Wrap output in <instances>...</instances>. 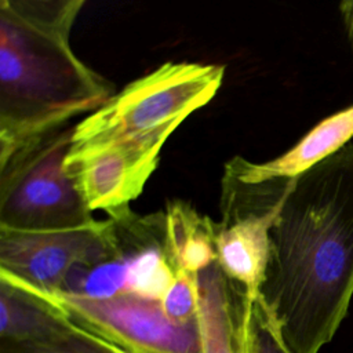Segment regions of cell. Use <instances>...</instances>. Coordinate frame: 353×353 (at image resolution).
<instances>
[{
    "instance_id": "2",
    "label": "cell",
    "mask_w": 353,
    "mask_h": 353,
    "mask_svg": "<svg viewBox=\"0 0 353 353\" xmlns=\"http://www.w3.org/2000/svg\"><path fill=\"white\" fill-rule=\"evenodd\" d=\"M84 0L0 1V159L91 114L114 84L73 51Z\"/></svg>"
},
{
    "instance_id": "12",
    "label": "cell",
    "mask_w": 353,
    "mask_h": 353,
    "mask_svg": "<svg viewBox=\"0 0 353 353\" xmlns=\"http://www.w3.org/2000/svg\"><path fill=\"white\" fill-rule=\"evenodd\" d=\"M0 353H130L108 339L69 323L50 336L26 342H0Z\"/></svg>"
},
{
    "instance_id": "8",
    "label": "cell",
    "mask_w": 353,
    "mask_h": 353,
    "mask_svg": "<svg viewBox=\"0 0 353 353\" xmlns=\"http://www.w3.org/2000/svg\"><path fill=\"white\" fill-rule=\"evenodd\" d=\"M353 138V105L319 121L290 150L265 163H254L234 156L223 172L244 183L272 179H291L343 149Z\"/></svg>"
},
{
    "instance_id": "7",
    "label": "cell",
    "mask_w": 353,
    "mask_h": 353,
    "mask_svg": "<svg viewBox=\"0 0 353 353\" xmlns=\"http://www.w3.org/2000/svg\"><path fill=\"white\" fill-rule=\"evenodd\" d=\"M112 250L109 218L94 225L48 232L0 228V280L41 291H61L69 273L95 263Z\"/></svg>"
},
{
    "instance_id": "15",
    "label": "cell",
    "mask_w": 353,
    "mask_h": 353,
    "mask_svg": "<svg viewBox=\"0 0 353 353\" xmlns=\"http://www.w3.org/2000/svg\"><path fill=\"white\" fill-rule=\"evenodd\" d=\"M339 11L342 15L343 25L346 28V33L353 48V0H346L339 4Z\"/></svg>"
},
{
    "instance_id": "1",
    "label": "cell",
    "mask_w": 353,
    "mask_h": 353,
    "mask_svg": "<svg viewBox=\"0 0 353 353\" xmlns=\"http://www.w3.org/2000/svg\"><path fill=\"white\" fill-rule=\"evenodd\" d=\"M353 296V142L292 178L258 298L291 353H319Z\"/></svg>"
},
{
    "instance_id": "5",
    "label": "cell",
    "mask_w": 353,
    "mask_h": 353,
    "mask_svg": "<svg viewBox=\"0 0 353 353\" xmlns=\"http://www.w3.org/2000/svg\"><path fill=\"white\" fill-rule=\"evenodd\" d=\"M30 291L52 303L72 323L130 353H203L199 317L189 323L175 321L160 299L132 294L88 298L62 291Z\"/></svg>"
},
{
    "instance_id": "13",
    "label": "cell",
    "mask_w": 353,
    "mask_h": 353,
    "mask_svg": "<svg viewBox=\"0 0 353 353\" xmlns=\"http://www.w3.org/2000/svg\"><path fill=\"white\" fill-rule=\"evenodd\" d=\"M237 334L241 353H291L261 299L248 296L245 291L239 306Z\"/></svg>"
},
{
    "instance_id": "3",
    "label": "cell",
    "mask_w": 353,
    "mask_h": 353,
    "mask_svg": "<svg viewBox=\"0 0 353 353\" xmlns=\"http://www.w3.org/2000/svg\"><path fill=\"white\" fill-rule=\"evenodd\" d=\"M225 66L168 61L76 123L68 154L105 146L161 152L171 134L219 91Z\"/></svg>"
},
{
    "instance_id": "14",
    "label": "cell",
    "mask_w": 353,
    "mask_h": 353,
    "mask_svg": "<svg viewBox=\"0 0 353 353\" xmlns=\"http://www.w3.org/2000/svg\"><path fill=\"white\" fill-rule=\"evenodd\" d=\"M199 273L178 269L176 276L161 299L165 313L179 323L199 317Z\"/></svg>"
},
{
    "instance_id": "4",
    "label": "cell",
    "mask_w": 353,
    "mask_h": 353,
    "mask_svg": "<svg viewBox=\"0 0 353 353\" xmlns=\"http://www.w3.org/2000/svg\"><path fill=\"white\" fill-rule=\"evenodd\" d=\"M74 125L39 137L0 159V228L48 232L97 222L65 167Z\"/></svg>"
},
{
    "instance_id": "10",
    "label": "cell",
    "mask_w": 353,
    "mask_h": 353,
    "mask_svg": "<svg viewBox=\"0 0 353 353\" xmlns=\"http://www.w3.org/2000/svg\"><path fill=\"white\" fill-rule=\"evenodd\" d=\"M0 342L37 341L70 320L39 294L0 280Z\"/></svg>"
},
{
    "instance_id": "9",
    "label": "cell",
    "mask_w": 353,
    "mask_h": 353,
    "mask_svg": "<svg viewBox=\"0 0 353 353\" xmlns=\"http://www.w3.org/2000/svg\"><path fill=\"white\" fill-rule=\"evenodd\" d=\"M197 276L203 353H241L237 317L244 290L225 276L218 262Z\"/></svg>"
},
{
    "instance_id": "6",
    "label": "cell",
    "mask_w": 353,
    "mask_h": 353,
    "mask_svg": "<svg viewBox=\"0 0 353 353\" xmlns=\"http://www.w3.org/2000/svg\"><path fill=\"white\" fill-rule=\"evenodd\" d=\"M291 179L244 183L223 172L221 219L215 222L218 265L248 296L258 288L269 258V234Z\"/></svg>"
},
{
    "instance_id": "11",
    "label": "cell",
    "mask_w": 353,
    "mask_h": 353,
    "mask_svg": "<svg viewBox=\"0 0 353 353\" xmlns=\"http://www.w3.org/2000/svg\"><path fill=\"white\" fill-rule=\"evenodd\" d=\"M167 239L176 269L199 273L218 262L215 222L189 203L174 200L165 210Z\"/></svg>"
}]
</instances>
